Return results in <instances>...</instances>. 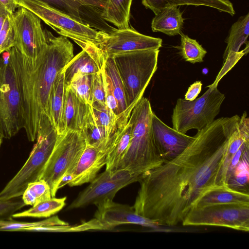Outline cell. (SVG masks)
<instances>
[{"mask_svg":"<svg viewBox=\"0 0 249 249\" xmlns=\"http://www.w3.org/2000/svg\"><path fill=\"white\" fill-rule=\"evenodd\" d=\"M102 71L104 81L106 104L117 117H119L121 114L120 112L118 102L113 93L109 83L103 70Z\"/></svg>","mask_w":249,"mask_h":249,"instance_id":"obj_40","label":"cell"},{"mask_svg":"<svg viewBox=\"0 0 249 249\" xmlns=\"http://www.w3.org/2000/svg\"><path fill=\"white\" fill-rule=\"evenodd\" d=\"M102 70L118 102L120 113L122 114L128 107L126 102L124 85L111 56H107L106 58L102 67Z\"/></svg>","mask_w":249,"mask_h":249,"instance_id":"obj_28","label":"cell"},{"mask_svg":"<svg viewBox=\"0 0 249 249\" xmlns=\"http://www.w3.org/2000/svg\"><path fill=\"white\" fill-rule=\"evenodd\" d=\"M202 83L200 81H197L193 83L190 86L185 94V100L193 101L201 91Z\"/></svg>","mask_w":249,"mask_h":249,"instance_id":"obj_41","label":"cell"},{"mask_svg":"<svg viewBox=\"0 0 249 249\" xmlns=\"http://www.w3.org/2000/svg\"><path fill=\"white\" fill-rule=\"evenodd\" d=\"M94 118L99 125L111 134L115 129L119 117L106 104L94 102L90 104Z\"/></svg>","mask_w":249,"mask_h":249,"instance_id":"obj_34","label":"cell"},{"mask_svg":"<svg viewBox=\"0 0 249 249\" xmlns=\"http://www.w3.org/2000/svg\"><path fill=\"white\" fill-rule=\"evenodd\" d=\"M0 4L9 11L14 13L19 7L18 0H0Z\"/></svg>","mask_w":249,"mask_h":249,"instance_id":"obj_43","label":"cell"},{"mask_svg":"<svg viewBox=\"0 0 249 249\" xmlns=\"http://www.w3.org/2000/svg\"><path fill=\"white\" fill-rule=\"evenodd\" d=\"M89 104L80 99L70 87L65 88V131H81Z\"/></svg>","mask_w":249,"mask_h":249,"instance_id":"obj_22","label":"cell"},{"mask_svg":"<svg viewBox=\"0 0 249 249\" xmlns=\"http://www.w3.org/2000/svg\"><path fill=\"white\" fill-rule=\"evenodd\" d=\"M2 140H3V138L0 137V147L1 146V143H2Z\"/></svg>","mask_w":249,"mask_h":249,"instance_id":"obj_44","label":"cell"},{"mask_svg":"<svg viewBox=\"0 0 249 249\" xmlns=\"http://www.w3.org/2000/svg\"><path fill=\"white\" fill-rule=\"evenodd\" d=\"M52 225L66 226L69 224L60 219L57 216L34 222H17L12 220L5 225L0 226V231H23L26 228Z\"/></svg>","mask_w":249,"mask_h":249,"instance_id":"obj_35","label":"cell"},{"mask_svg":"<svg viewBox=\"0 0 249 249\" xmlns=\"http://www.w3.org/2000/svg\"><path fill=\"white\" fill-rule=\"evenodd\" d=\"M65 86L62 71L53 82L49 103L51 123L58 135L63 133L65 131Z\"/></svg>","mask_w":249,"mask_h":249,"instance_id":"obj_19","label":"cell"},{"mask_svg":"<svg viewBox=\"0 0 249 249\" xmlns=\"http://www.w3.org/2000/svg\"><path fill=\"white\" fill-rule=\"evenodd\" d=\"M217 86L213 84L208 86L206 92L193 101L178 98L171 116L173 128L186 134L191 129L199 130L211 124L219 114L225 98Z\"/></svg>","mask_w":249,"mask_h":249,"instance_id":"obj_8","label":"cell"},{"mask_svg":"<svg viewBox=\"0 0 249 249\" xmlns=\"http://www.w3.org/2000/svg\"><path fill=\"white\" fill-rule=\"evenodd\" d=\"M80 132L85 138L87 144L95 146L107 145L111 135L106 128L97 124L90 104L84 118Z\"/></svg>","mask_w":249,"mask_h":249,"instance_id":"obj_26","label":"cell"},{"mask_svg":"<svg viewBox=\"0 0 249 249\" xmlns=\"http://www.w3.org/2000/svg\"><path fill=\"white\" fill-rule=\"evenodd\" d=\"M82 6H89L92 8H100L102 10L107 0H75Z\"/></svg>","mask_w":249,"mask_h":249,"instance_id":"obj_42","label":"cell"},{"mask_svg":"<svg viewBox=\"0 0 249 249\" xmlns=\"http://www.w3.org/2000/svg\"><path fill=\"white\" fill-rule=\"evenodd\" d=\"M46 4L77 20L84 23L81 16L82 7L74 0H36Z\"/></svg>","mask_w":249,"mask_h":249,"instance_id":"obj_36","label":"cell"},{"mask_svg":"<svg viewBox=\"0 0 249 249\" xmlns=\"http://www.w3.org/2000/svg\"><path fill=\"white\" fill-rule=\"evenodd\" d=\"M51 197L50 187L42 179L29 183L21 196L24 204L32 206Z\"/></svg>","mask_w":249,"mask_h":249,"instance_id":"obj_32","label":"cell"},{"mask_svg":"<svg viewBox=\"0 0 249 249\" xmlns=\"http://www.w3.org/2000/svg\"><path fill=\"white\" fill-rule=\"evenodd\" d=\"M132 2V0H107L100 17L118 29L129 28Z\"/></svg>","mask_w":249,"mask_h":249,"instance_id":"obj_25","label":"cell"},{"mask_svg":"<svg viewBox=\"0 0 249 249\" xmlns=\"http://www.w3.org/2000/svg\"><path fill=\"white\" fill-rule=\"evenodd\" d=\"M184 18L182 12L178 6L166 7L161 10L153 18L151 28L154 32H160L170 36L180 34Z\"/></svg>","mask_w":249,"mask_h":249,"instance_id":"obj_23","label":"cell"},{"mask_svg":"<svg viewBox=\"0 0 249 249\" xmlns=\"http://www.w3.org/2000/svg\"><path fill=\"white\" fill-rule=\"evenodd\" d=\"M16 27L14 47L30 61L34 62L48 44L41 19L29 10L19 7L14 13Z\"/></svg>","mask_w":249,"mask_h":249,"instance_id":"obj_13","label":"cell"},{"mask_svg":"<svg viewBox=\"0 0 249 249\" xmlns=\"http://www.w3.org/2000/svg\"><path fill=\"white\" fill-rule=\"evenodd\" d=\"M179 53L185 61L192 64L200 63L207 53L206 50L196 40L183 33L180 34Z\"/></svg>","mask_w":249,"mask_h":249,"instance_id":"obj_33","label":"cell"},{"mask_svg":"<svg viewBox=\"0 0 249 249\" xmlns=\"http://www.w3.org/2000/svg\"><path fill=\"white\" fill-rule=\"evenodd\" d=\"M249 34V14L241 17L232 24L230 34L225 42L227 47L223 58L224 61L227 57L235 54L239 51L241 46L246 42Z\"/></svg>","mask_w":249,"mask_h":249,"instance_id":"obj_27","label":"cell"},{"mask_svg":"<svg viewBox=\"0 0 249 249\" xmlns=\"http://www.w3.org/2000/svg\"><path fill=\"white\" fill-rule=\"evenodd\" d=\"M87 143L80 132L66 130L58 135L52 154L39 179L49 184L52 197H55L58 185L65 172L71 168H75Z\"/></svg>","mask_w":249,"mask_h":249,"instance_id":"obj_9","label":"cell"},{"mask_svg":"<svg viewBox=\"0 0 249 249\" xmlns=\"http://www.w3.org/2000/svg\"><path fill=\"white\" fill-rule=\"evenodd\" d=\"M240 119L235 115L215 119L197 130L180 154L141 175L133 206L135 213L161 225L181 223L200 196L215 185L217 172Z\"/></svg>","mask_w":249,"mask_h":249,"instance_id":"obj_1","label":"cell"},{"mask_svg":"<svg viewBox=\"0 0 249 249\" xmlns=\"http://www.w3.org/2000/svg\"><path fill=\"white\" fill-rule=\"evenodd\" d=\"M94 218L73 227L74 231L89 230H108L124 224H135L152 229L160 225L157 221L140 215L135 213L133 206L108 200L96 206Z\"/></svg>","mask_w":249,"mask_h":249,"instance_id":"obj_12","label":"cell"},{"mask_svg":"<svg viewBox=\"0 0 249 249\" xmlns=\"http://www.w3.org/2000/svg\"><path fill=\"white\" fill-rule=\"evenodd\" d=\"M229 203L249 204V193L234 190L228 185H214L200 196L195 206Z\"/></svg>","mask_w":249,"mask_h":249,"instance_id":"obj_20","label":"cell"},{"mask_svg":"<svg viewBox=\"0 0 249 249\" xmlns=\"http://www.w3.org/2000/svg\"><path fill=\"white\" fill-rule=\"evenodd\" d=\"M25 206L21 196L0 199V226L13 220V215Z\"/></svg>","mask_w":249,"mask_h":249,"instance_id":"obj_38","label":"cell"},{"mask_svg":"<svg viewBox=\"0 0 249 249\" xmlns=\"http://www.w3.org/2000/svg\"><path fill=\"white\" fill-rule=\"evenodd\" d=\"M142 2L146 8L152 10L155 15L163 8L182 5L208 6L232 16L235 14L232 4L229 0H142Z\"/></svg>","mask_w":249,"mask_h":249,"instance_id":"obj_21","label":"cell"},{"mask_svg":"<svg viewBox=\"0 0 249 249\" xmlns=\"http://www.w3.org/2000/svg\"><path fill=\"white\" fill-rule=\"evenodd\" d=\"M57 134L49 121L40 125L29 158L0 192V199L21 196L28 184L39 179L54 148Z\"/></svg>","mask_w":249,"mask_h":249,"instance_id":"obj_6","label":"cell"},{"mask_svg":"<svg viewBox=\"0 0 249 249\" xmlns=\"http://www.w3.org/2000/svg\"><path fill=\"white\" fill-rule=\"evenodd\" d=\"M90 53L82 51L74 56L62 71L65 88L68 87L77 74H93L101 70Z\"/></svg>","mask_w":249,"mask_h":249,"instance_id":"obj_24","label":"cell"},{"mask_svg":"<svg viewBox=\"0 0 249 249\" xmlns=\"http://www.w3.org/2000/svg\"><path fill=\"white\" fill-rule=\"evenodd\" d=\"M159 49L142 50L113 54L122 80L127 107L136 106L157 70Z\"/></svg>","mask_w":249,"mask_h":249,"instance_id":"obj_4","label":"cell"},{"mask_svg":"<svg viewBox=\"0 0 249 249\" xmlns=\"http://www.w3.org/2000/svg\"><path fill=\"white\" fill-rule=\"evenodd\" d=\"M91 79L92 74H77L72 78L68 86L86 104L89 102Z\"/></svg>","mask_w":249,"mask_h":249,"instance_id":"obj_37","label":"cell"},{"mask_svg":"<svg viewBox=\"0 0 249 249\" xmlns=\"http://www.w3.org/2000/svg\"><path fill=\"white\" fill-rule=\"evenodd\" d=\"M14 13L0 4V56L15 46L16 27Z\"/></svg>","mask_w":249,"mask_h":249,"instance_id":"obj_30","label":"cell"},{"mask_svg":"<svg viewBox=\"0 0 249 249\" xmlns=\"http://www.w3.org/2000/svg\"><path fill=\"white\" fill-rule=\"evenodd\" d=\"M45 32L48 44L34 62L14 47L7 50L20 90L25 114L24 128L30 142L36 140L41 124L47 120L50 121L49 103L53 85L74 57L73 46L68 37H55L47 30Z\"/></svg>","mask_w":249,"mask_h":249,"instance_id":"obj_2","label":"cell"},{"mask_svg":"<svg viewBox=\"0 0 249 249\" xmlns=\"http://www.w3.org/2000/svg\"><path fill=\"white\" fill-rule=\"evenodd\" d=\"M18 2L19 7L33 13L58 34L73 40L82 50L91 53L103 51L101 44L107 33L97 31L40 1L18 0Z\"/></svg>","mask_w":249,"mask_h":249,"instance_id":"obj_5","label":"cell"},{"mask_svg":"<svg viewBox=\"0 0 249 249\" xmlns=\"http://www.w3.org/2000/svg\"><path fill=\"white\" fill-rule=\"evenodd\" d=\"M153 113L150 101L143 97L132 109L129 118L131 138L119 169L127 170L140 176L163 163L152 134Z\"/></svg>","mask_w":249,"mask_h":249,"instance_id":"obj_3","label":"cell"},{"mask_svg":"<svg viewBox=\"0 0 249 249\" xmlns=\"http://www.w3.org/2000/svg\"><path fill=\"white\" fill-rule=\"evenodd\" d=\"M249 140V119L245 111L240 117L237 130L230 138L224 156L215 177L214 184L216 186L227 185L226 176L231 161L242 144Z\"/></svg>","mask_w":249,"mask_h":249,"instance_id":"obj_18","label":"cell"},{"mask_svg":"<svg viewBox=\"0 0 249 249\" xmlns=\"http://www.w3.org/2000/svg\"><path fill=\"white\" fill-rule=\"evenodd\" d=\"M249 152L246 153L227 180V185L236 191L249 193Z\"/></svg>","mask_w":249,"mask_h":249,"instance_id":"obj_31","label":"cell"},{"mask_svg":"<svg viewBox=\"0 0 249 249\" xmlns=\"http://www.w3.org/2000/svg\"><path fill=\"white\" fill-rule=\"evenodd\" d=\"M94 102L106 104L104 81L102 70L92 74L89 104Z\"/></svg>","mask_w":249,"mask_h":249,"instance_id":"obj_39","label":"cell"},{"mask_svg":"<svg viewBox=\"0 0 249 249\" xmlns=\"http://www.w3.org/2000/svg\"><path fill=\"white\" fill-rule=\"evenodd\" d=\"M162 40L142 34L130 28L116 29L107 33L101 44L106 57L113 54L136 50L159 49Z\"/></svg>","mask_w":249,"mask_h":249,"instance_id":"obj_14","label":"cell"},{"mask_svg":"<svg viewBox=\"0 0 249 249\" xmlns=\"http://www.w3.org/2000/svg\"><path fill=\"white\" fill-rule=\"evenodd\" d=\"M109 149L107 146L87 144L76 165L70 187L89 183L106 165Z\"/></svg>","mask_w":249,"mask_h":249,"instance_id":"obj_16","label":"cell"},{"mask_svg":"<svg viewBox=\"0 0 249 249\" xmlns=\"http://www.w3.org/2000/svg\"><path fill=\"white\" fill-rule=\"evenodd\" d=\"M113 142L106 158V170L115 171L119 169L131 138V126L129 118L122 117L119 119Z\"/></svg>","mask_w":249,"mask_h":249,"instance_id":"obj_17","label":"cell"},{"mask_svg":"<svg viewBox=\"0 0 249 249\" xmlns=\"http://www.w3.org/2000/svg\"><path fill=\"white\" fill-rule=\"evenodd\" d=\"M151 128L157 148L163 163L180 154L193 142L192 137L178 132L166 125L153 112Z\"/></svg>","mask_w":249,"mask_h":249,"instance_id":"obj_15","label":"cell"},{"mask_svg":"<svg viewBox=\"0 0 249 249\" xmlns=\"http://www.w3.org/2000/svg\"><path fill=\"white\" fill-rule=\"evenodd\" d=\"M140 176L124 169L105 171L97 175L69 205L67 210L99 204L113 200L117 193L128 185L138 181Z\"/></svg>","mask_w":249,"mask_h":249,"instance_id":"obj_11","label":"cell"},{"mask_svg":"<svg viewBox=\"0 0 249 249\" xmlns=\"http://www.w3.org/2000/svg\"><path fill=\"white\" fill-rule=\"evenodd\" d=\"M0 57V137L10 139L25 126L23 102L7 51Z\"/></svg>","mask_w":249,"mask_h":249,"instance_id":"obj_7","label":"cell"},{"mask_svg":"<svg viewBox=\"0 0 249 249\" xmlns=\"http://www.w3.org/2000/svg\"><path fill=\"white\" fill-rule=\"evenodd\" d=\"M66 196L61 198L51 197L33 206L27 210L15 213L13 218H48L63 209L66 205Z\"/></svg>","mask_w":249,"mask_h":249,"instance_id":"obj_29","label":"cell"},{"mask_svg":"<svg viewBox=\"0 0 249 249\" xmlns=\"http://www.w3.org/2000/svg\"><path fill=\"white\" fill-rule=\"evenodd\" d=\"M181 224L183 226L222 227L248 232L249 204L195 206L189 212Z\"/></svg>","mask_w":249,"mask_h":249,"instance_id":"obj_10","label":"cell"}]
</instances>
